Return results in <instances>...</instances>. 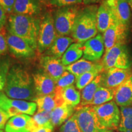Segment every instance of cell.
Returning a JSON list of instances; mask_svg holds the SVG:
<instances>
[{"mask_svg": "<svg viewBox=\"0 0 132 132\" xmlns=\"http://www.w3.org/2000/svg\"><path fill=\"white\" fill-rule=\"evenodd\" d=\"M34 89L36 97L54 93L56 81L45 73H36L33 75Z\"/></svg>", "mask_w": 132, "mask_h": 132, "instance_id": "e0dca14e", "label": "cell"}, {"mask_svg": "<svg viewBox=\"0 0 132 132\" xmlns=\"http://www.w3.org/2000/svg\"><path fill=\"white\" fill-rule=\"evenodd\" d=\"M105 50L103 36L97 34L83 44V58L92 62L101 59Z\"/></svg>", "mask_w": 132, "mask_h": 132, "instance_id": "4fadbf2b", "label": "cell"}, {"mask_svg": "<svg viewBox=\"0 0 132 132\" xmlns=\"http://www.w3.org/2000/svg\"><path fill=\"white\" fill-rule=\"evenodd\" d=\"M40 22L34 16L12 14L8 19V31L10 34L24 39L36 49Z\"/></svg>", "mask_w": 132, "mask_h": 132, "instance_id": "7a4b0ae2", "label": "cell"}, {"mask_svg": "<svg viewBox=\"0 0 132 132\" xmlns=\"http://www.w3.org/2000/svg\"><path fill=\"white\" fill-rule=\"evenodd\" d=\"M7 21V15L4 10L0 6V29L4 28Z\"/></svg>", "mask_w": 132, "mask_h": 132, "instance_id": "ab89813d", "label": "cell"}, {"mask_svg": "<svg viewBox=\"0 0 132 132\" xmlns=\"http://www.w3.org/2000/svg\"><path fill=\"white\" fill-rule=\"evenodd\" d=\"M113 11L118 22L128 28L131 18V9L128 0H105Z\"/></svg>", "mask_w": 132, "mask_h": 132, "instance_id": "2e32d148", "label": "cell"}, {"mask_svg": "<svg viewBox=\"0 0 132 132\" xmlns=\"http://www.w3.org/2000/svg\"><path fill=\"white\" fill-rule=\"evenodd\" d=\"M0 132H3V131L1 130H0Z\"/></svg>", "mask_w": 132, "mask_h": 132, "instance_id": "ee69618b", "label": "cell"}, {"mask_svg": "<svg viewBox=\"0 0 132 132\" xmlns=\"http://www.w3.org/2000/svg\"><path fill=\"white\" fill-rule=\"evenodd\" d=\"M34 102L37 105V112H51L56 107L64 103L61 97L56 95L54 92L49 95L36 97Z\"/></svg>", "mask_w": 132, "mask_h": 132, "instance_id": "44dd1931", "label": "cell"}, {"mask_svg": "<svg viewBox=\"0 0 132 132\" xmlns=\"http://www.w3.org/2000/svg\"><path fill=\"white\" fill-rule=\"evenodd\" d=\"M83 55V44L73 43L68 48L61 57L62 63L65 67L77 62Z\"/></svg>", "mask_w": 132, "mask_h": 132, "instance_id": "d4e9b609", "label": "cell"}, {"mask_svg": "<svg viewBox=\"0 0 132 132\" xmlns=\"http://www.w3.org/2000/svg\"><path fill=\"white\" fill-rule=\"evenodd\" d=\"M6 36L7 35L6 34L4 28L0 29V56L4 55L7 51L8 46Z\"/></svg>", "mask_w": 132, "mask_h": 132, "instance_id": "d590c367", "label": "cell"}, {"mask_svg": "<svg viewBox=\"0 0 132 132\" xmlns=\"http://www.w3.org/2000/svg\"><path fill=\"white\" fill-rule=\"evenodd\" d=\"M3 90L11 98L34 102L36 97L34 82L30 75L26 70L15 66L9 69Z\"/></svg>", "mask_w": 132, "mask_h": 132, "instance_id": "6da1fadb", "label": "cell"}, {"mask_svg": "<svg viewBox=\"0 0 132 132\" xmlns=\"http://www.w3.org/2000/svg\"><path fill=\"white\" fill-rule=\"evenodd\" d=\"M40 63L44 71V73L55 81H56L66 71V67L62 63L61 60L53 56L42 57Z\"/></svg>", "mask_w": 132, "mask_h": 132, "instance_id": "9a60e30c", "label": "cell"}, {"mask_svg": "<svg viewBox=\"0 0 132 132\" xmlns=\"http://www.w3.org/2000/svg\"><path fill=\"white\" fill-rule=\"evenodd\" d=\"M78 11L75 6L62 7L56 11L53 19L57 36H67L72 34Z\"/></svg>", "mask_w": 132, "mask_h": 132, "instance_id": "5b68a950", "label": "cell"}, {"mask_svg": "<svg viewBox=\"0 0 132 132\" xmlns=\"http://www.w3.org/2000/svg\"><path fill=\"white\" fill-rule=\"evenodd\" d=\"M83 2V0H50V4L57 7H62L66 6H75Z\"/></svg>", "mask_w": 132, "mask_h": 132, "instance_id": "e575fe53", "label": "cell"}, {"mask_svg": "<svg viewBox=\"0 0 132 132\" xmlns=\"http://www.w3.org/2000/svg\"><path fill=\"white\" fill-rule=\"evenodd\" d=\"M127 26L116 21L103 32L105 51L116 45H125L127 40Z\"/></svg>", "mask_w": 132, "mask_h": 132, "instance_id": "30bf717a", "label": "cell"}, {"mask_svg": "<svg viewBox=\"0 0 132 132\" xmlns=\"http://www.w3.org/2000/svg\"><path fill=\"white\" fill-rule=\"evenodd\" d=\"M114 101L120 107L132 106V76L116 89Z\"/></svg>", "mask_w": 132, "mask_h": 132, "instance_id": "d6986e66", "label": "cell"}, {"mask_svg": "<svg viewBox=\"0 0 132 132\" xmlns=\"http://www.w3.org/2000/svg\"><path fill=\"white\" fill-rule=\"evenodd\" d=\"M103 67L102 63L97 62H92L86 59L82 58L79 59L77 62L70 64L66 67V70L70 72L75 76L76 78L82 74L94 70V69Z\"/></svg>", "mask_w": 132, "mask_h": 132, "instance_id": "603a6c76", "label": "cell"}, {"mask_svg": "<svg viewBox=\"0 0 132 132\" xmlns=\"http://www.w3.org/2000/svg\"><path fill=\"white\" fill-rule=\"evenodd\" d=\"M120 120L118 130L119 132H132V106L120 107Z\"/></svg>", "mask_w": 132, "mask_h": 132, "instance_id": "f1b7e54d", "label": "cell"}, {"mask_svg": "<svg viewBox=\"0 0 132 132\" xmlns=\"http://www.w3.org/2000/svg\"><path fill=\"white\" fill-rule=\"evenodd\" d=\"M75 108L64 103L56 107L51 112V123L54 127L62 125L73 116Z\"/></svg>", "mask_w": 132, "mask_h": 132, "instance_id": "7402d4cb", "label": "cell"}, {"mask_svg": "<svg viewBox=\"0 0 132 132\" xmlns=\"http://www.w3.org/2000/svg\"><path fill=\"white\" fill-rule=\"evenodd\" d=\"M103 72V68H98L94 69L86 73L82 74L80 76L76 78L75 84L76 87L78 90H81L85 88L87 85L91 82L97 76L100 75Z\"/></svg>", "mask_w": 132, "mask_h": 132, "instance_id": "f546056e", "label": "cell"}, {"mask_svg": "<svg viewBox=\"0 0 132 132\" xmlns=\"http://www.w3.org/2000/svg\"><path fill=\"white\" fill-rule=\"evenodd\" d=\"M16 0H0V6L4 10L6 14H12Z\"/></svg>", "mask_w": 132, "mask_h": 132, "instance_id": "8d00e7d4", "label": "cell"}, {"mask_svg": "<svg viewBox=\"0 0 132 132\" xmlns=\"http://www.w3.org/2000/svg\"><path fill=\"white\" fill-rule=\"evenodd\" d=\"M99 123L110 130L118 129L120 120V108L113 100L97 106H92Z\"/></svg>", "mask_w": 132, "mask_h": 132, "instance_id": "277c9868", "label": "cell"}, {"mask_svg": "<svg viewBox=\"0 0 132 132\" xmlns=\"http://www.w3.org/2000/svg\"><path fill=\"white\" fill-rule=\"evenodd\" d=\"M36 125L31 116L21 114L8 120L4 128L5 132H31Z\"/></svg>", "mask_w": 132, "mask_h": 132, "instance_id": "5bb4252c", "label": "cell"}, {"mask_svg": "<svg viewBox=\"0 0 132 132\" xmlns=\"http://www.w3.org/2000/svg\"><path fill=\"white\" fill-rule=\"evenodd\" d=\"M116 89L100 86L94 95L90 106H97L112 101L114 98Z\"/></svg>", "mask_w": 132, "mask_h": 132, "instance_id": "83f0119b", "label": "cell"}, {"mask_svg": "<svg viewBox=\"0 0 132 132\" xmlns=\"http://www.w3.org/2000/svg\"><path fill=\"white\" fill-rule=\"evenodd\" d=\"M116 21H117L113 11L104 0L98 7L97 12V26L98 31L103 33Z\"/></svg>", "mask_w": 132, "mask_h": 132, "instance_id": "ac0fdd59", "label": "cell"}, {"mask_svg": "<svg viewBox=\"0 0 132 132\" xmlns=\"http://www.w3.org/2000/svg\"><path fill=\"white\" fill-rule=\"evenodd\" d=\"M40 4L39 0H16L12 14L34 16L40 12Z\"/></svg>", "mask_w": 132, "mask_h": 132, "instance_id": "ffe728a7", "label": "cell"}, {"mask_svg": "<svg viewBox=\"0 0 132 132\" xmlns=\"http://www.w3.org/2000/svg\"><path fill=\"white\" fill-rule=\"evenodd\" d=\"M54 128L53 125L50 123V124L44 125V126L36 127L31 132H53Z\"/></svg>", "mask_w": 132, "mask_h": 132, "instance_id": "f35d334b", "label": "cell"}, {"mask_svg": "<svg viewBox=\"0 0 132 132\" xmlns=\"http://www.w3.org/2000/svg\"><path fill=\"white\" fill-rule=\"evenodd\" d=\"M57 37L53 18L51 15L46 14L40 22L37 45L39 52L42 53L50 48Z\"/></svg>", "mask_w": 132, "mask_h": 132, "instance_id": "9c48e42d", "label": "cell"}, {"mask_svg": "<svg viewBox=\"0 0 132 132\" xmlns=\"http://www.w3.org/2000/svg\"><path fill=\"white\" fill-rule=\"evenodd\" d=\"M60 132H81L75 114L62 125L60 128Z\"/></svg>", "mask_w": 132, "mask_h": 132, "instance_id": "836d02e7", "label": "cell"}, {"mask_svg": "<svg viewBox=\"0 0 132 132\" xmlns=\"http://www.w3.org/2000/svg\"><path fill=\"white\" fill-rule=\"evenodd\" d=\"M102 75L100 73L91 82L82 89L81 92L80 106L90 105L95 92L102 86Z\"/></svg>", "mask_w": 132, "mask_h": 132, "instance_id": "cb8c5ba5", "label": "cell"}, {"mask_svg": "<svg viewBox=\"0 0 132 132\" xmlns=\"http://www.w3.org/2000/svg\"><path fill=\"white\" fill-rule=\"evenodd\" d=\"M76 81L75 76L70 72L66 70L61 75V77L56 81V87L54 93L59 95L62 89L65 87L73 85Z\"/></svg>", "mask_w": 132, "mask_h": 132, "instance_id": "4dcf8cb0", "label": "cell"}, {"mask_svg": "<svg viewBox=\"0 0 132 132\" xmlns=\"http://www.w3.org/2000/svg\"><path fill=\"white\" fill-rule=\"evenodd\" d=\"M102 64L103 71L111 68L130 69L131 62L125 45H116L105 51Z\"/></svg>", "mask_w": 132, "mask_h": 132, "instance_id": "8992f818", "label": "cell"}, {"mask_svg": "<svg viewBox=\"0 0 132 132\" xmlns=\"http://www.w3.org/2000/svg\"><path fill=\"white\" fill-rule=\"evenodd\" d=\"M98 1V0H83L84 2L90 3V2H95V1Z\"/></svg>", "mask_w": 132, "mask_h": 132, "instance_id": "b9f144b4", "label": "cell"}, {"mask_svg": "<svg viewBox=\"0 0 132 132\" xmlns=\"http://www.w3.org/2000/svg\"><path fill=\"white\" fill-rule=\"evenodd\" d=\"M8 49L17 57L28 58L35 54V50L28 42L13 34L8 33L6 36Z\"/></svg>", "mask_w": 132, "mask_h": 132, "instance_id": "8fae6325", "label": "cell"}, {"mask_svg": "<svg viewBox=\"0 0 132 132\" xmlns=\"http://www.w3.org/2000/svg\"><path fill=\"white\" fill-rule=\"evenodd\" d=\"M102 73V86L110 89H116L132 76L130 69L111 68Z\"/></svg>", "mask_w": 132, "mask_h": 132, "instance_id": "7c38bea8", "label": "cell"}, {"mask_svg": "<svg viewBox=\"0 0 132 132\" xmlns=\"http://www.w3.org/2000/svg\"><path fill=\"white\" fill-rule=\"evenodd\" d=\"M75 115L81 132H113L103 128L99 123L93 107L90 105L80 106Z\"/></svg>", "mask_w": 132, "mask_h": 132, "instance_id": "ba28073f", "label": "cell"}, {"mask_svg": "<svg viewBox=\"0 0 132 132\" xmlns=\"http://www.w3.org/2000/svg\"><path fill=\"white\" fill-rule=\"evenodd\" d=\"M9 70V60L5 57H0V92L4 90Z\"/></svg>", "mask_w": 132, "mask_h": 132, "instance_id": "1f68e13d", "label": "cell"}, {"mask_svg": "<svg viewBox=\"0 0 132 132\" xmlns=\"http://www.w3.org/2000/svg\"><path fill=\"white\" fill-rule=\"evenodd\" d=\"M39 1L41 3H43V4H50V0H39Z\"/></svg>", "mask_w": 132, "mask_h": 132, "instance_id": "60d3db41", "label": "cell"}, {"mask_svg": "<svg viewBox=\"0 0 132 132\" xmlns=\"http://www.w3.org/2000/svg\"><path fill=\"white\" fill-rule=\"evenodd\" d=\"M0 108L10 118L21 114L33 116L37 109L35 102L11 98L3 92H0Z\"/></svg>", "mask_w": 132, "mask_h": 132, "instance_id": "52a82bcc", "label": "cell"}, {"mask_svg": "<svg viewBox=\"0 0 132 132\" xmlns=\"http://www.w3.org/2000/svg\"><path fill=\"white\" fill-rule=\"evenodd\" d=\"M10 119V117L4 110L0 108V130H2L4 129L6 123L8 120Z\"/></svg>", "mask_w": 132, "mask_h": 132, "instance_id": "74e56055", "label": "cell"}, {"mask_svg": "<svg viewBox=\"0 0 132 132\" xmlns=\"http://www.w3.org/2000/svg\"><path fill=\"white\" fill-rule=\"evenodd\" d=\"M51 112H37L33 115L32 119L35 123L36 128L52 123H51Z\"/></svg>", "mask_w": 132, "mask_h": 132, "instance_id": "d6a6232c", "label": "cell"}, {"mask_svg": "<svg viewBox=\"0 0 132 132\" xmlns=\"http://www.w3.org/2000/svg\"><path fill=\"white\" fill-rule=\"evenodd\" d=\"M128 4H129L130 9H131V11H132V0H128Z\"/></svg>", "mask_w": 132, "mask_h": 132, "instance_id": "7bdbcfd3", "label": "cell"}, {"mask_svg": "<svg viewBox=\"0 0 132 132\" xmlns=\"http://www.w3.org/2000/svg\"><path fill=\"white\" fill-rule=\"evenodd\" d=\"M97 6H90L78 11L72 36L74 41L84 44L97 34Z\"/></svg>", "mask_w": 132, "mask_h": 132, "instance_id": "3957f363", "label": "cell"}, {"mask_svg": "<svg viewBox=\"0 0 132 132\" xmlns=\"http://www.w3.org/2000/svg\"><path fill=\"white\" fill-rule=\"evenodd\" d=\"M64 103L72 107H77L81 103V93L73 85L65 87L59 94Z\"/></svg>", "mask_w": 132, "mask_h": 132, "instance_id": "4316f807", "label": "cell"}, {"mask_svg": "<svg viewBox=\"0 0 132 132\" xmlns=\"http://www.w3.org/2000/svg\"><path fill=\"white\" fill-rule=\"evenodd\" d=\"M74 40L68 36H57L50 48V53L57 58L62 57L68 48L73 44Z\"/></svg>", "mask_w": 132, "mask_h": 132, "instance_id": "484cf974", "label": "cell"}]
</instances>
